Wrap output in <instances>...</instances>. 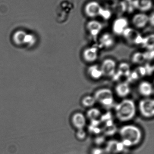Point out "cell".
I'll return each instance as SVG.
<instances>
[{
    "instance_id": "1",
    "label": "cell",
    "mask_w": 154,
    "mask_h": 154,
    "mask_svg": "<svg viewBox=\"0 0 154 154\" xmlns=\"http://www.w3.org/2000/svg\"><path fill=\"white\" fill-rule=\"evenodd\" d=\"M115 114L121 122H127L134 118L137 108L134 101L130 99H125L115 106Z\"/></svg>"
},
{
    "instance_id": "2",
    "label": "cell",
    "mask_w": 154,
    "mask_h": 154,
    "mask_svg": "<svg viewBox=\"0 0 154 154\" xmlns=\"http://www.w3.org/2000/svg\"><path fill=\"white\" fill-rule=\"evenodd\" d=\"M122 143L124 146L136 145L141 141L142 133L139 128L134 125H127L121 128L120 131Z\"/></svg>"
},
{
    "instance_id": "3",
    "label": "cell",
    "mask_w": 154,
    "mask_h": 154,
    "mask_svg": "<svg viewBox=\"0 0 154 154\" xmlns=\"http://www.w3.org/2000/svg\"><path fill=\"white\" fill-rule=\"evenodd\" d=\"M75 9V2L72 0H61L56 10L57 21L60 23L67 22Z\"/></svg>"
},
{
    "instance_id": "4",
    "label": "cell",
    "mask_w": 154,
    "mask_h": 154,
    "mask_svg": "<svg viewBox=\"0 0 154 154\" xmlns=\"http://www.w3.org/2000/svg\"><path fill=\"white\" fill-rule=\"evenodd\" d=\"M94 97L96 102L107 109L111 108L114 106L115 99L113 91L110 89L103 88L97 90Z\"/></svg>"
},
{
    "instance_id": "5",
    "label": "cell",
    "mask_w": 154,
    "mask_h": 154,
    "mask_svg": "<svg viewBox=\"0 0 154 154\" xmlns=\"http://www.w3.org/2000/svg\"><path fill=\"white\" fill-rule=\"evenodd\" d=\"M140 114L146 118H152L154 115V101L153 99L146 98L139 101Z\"/></svg>"
},
{
    "instance_id": "6",
    "label": "cell",
    "mask_w": 154,
    "mask_h": 154,
    "mask_svg": "<svg viewBox=\"0 0 154 154\" xmlns=\"http://www.w3.org/2000/svg\"><path fill=\"white\" fill-rule=\"evenodd\" d=\"M125 40L132 45L142 44L143 37L135 29L128 27L122 34Z\"/></svg>"
},
{
    "instance_id": "7",
    "label": "cell",
    "mask_w": 154,
    "mask_h": 154,
    "mask_svg": "<svg viewBox=\"0 0 154 154\" xmlns=\"http://www.w3.org/2000/svg\"><path fill=\"white\" fill-rule=\"evenodd\" d=\"M103 9L98 2L91 1L89 2L84 7V13L86 16L90 18H95L101 16Z\"/></svg>"
},
{
    "instance_id": "8",
    "label": "cell",
    "mask_w": 154,
    "mask_h": 154,
    "mask_svg": "<svg viewBox=\"0 0 154 154\" xmlns=\"http://www.w3.org/2000/svg\"><path fill=\"white\" fill-rule=\"evenodd\" d=\"M100 68L103 76L113 77L117 70V64L112 59H106L102 62Z\"/></svg>"
},
{
    "instance_id": "9",
    "label": "cell",
    "mask_w": 154,
    "mask_h": 154,
    "mask_svg": "<svg viewBox=\"0 0 154 154\" xmlns=\"http://www.w3.org/2000/svg\"><path fill=\"white\" fill-rule=\"evenodd\" d=\"M128 27V22L124 17H120L114 21L112 29L115 34L118 35L123 34L124 31Z\"/></svg>"
},
{
    "instance_id": "10",
    "label": "cell",
    "mask_w": 154,
    "mask_h": 154,
    "mask_svg": "<svg viewBox=\"0 0 154 154\" xmlns=\"http://www.w3.org/2000/svg\"><path fill=\"white\" fill-rule=\"evenodd\" d=\"M149 17L143 12L137 14L132 18V23L137 29H143L149 23Z\"/></svg>"
},
{
    "instance_id": "11",
    "label": "cell",
    "mask_w": 154,
    "mask_h": 154,
    "mask_svg": "<svg viewBox=\"0 0 154 154\" xmlns=\"http://www.w3.org/2000/svg\"><path fill=\"white\" fill-rule=\"evenodd\" d=\"M99 51L96 47H89L84 50L82 53L83 59L87 63L95 62L98 58Z\"/></svg>"
},
{
    "instance_id": "12",
    "label": "cell",
    "mask_w": 154,
    "mask_h": 154,
    "mask_svg": "<svg viewBox=\"0 0 154 154\" xmlns=\"http://www.w3.org/2000/svg\"><path fill=\"white\" fill-rule=\"evenodd\" d=\"M103 24L96 20H91L86 24V28L90 35L93 38H96L103 29Z\"/></svg>"
},
{
    "instance_id": "13",
    "label": "cell",
    "mask_w": 154,
    "mask_h": 154,
    "mask_svg": "<svg viewBox=\"0 0 154 154\" xmlns=\"http://www.w3.org/2000/svg\"><path fill=\"white\" fill-rule=\"evenodd\" d=\"M124 146L122 142L117 140L108 141L105 147V151L108 154H118L123 152Z\"/></svg>"
},
{
    "instance_id": "14",
    "label": "cell",
    "mask_w": 154,
    "mask_h": 154,
    "mask_svg": "<svg viewBox=\"0 0 154 154\" xmlns=\"http://www.w3.org/2000/svg\"><path fill=\"white\" fill-rule=\"evenodd\" d=\"M131 72L129 64L125 62L121 63L118 66L117 71L116 70L112 78L114 81H118L124 77L127 79Z\"/></svg>"
},
{
    "instance_id": "15",
    "label": "cell",
    "mask_w": 154,
    "mask_h": 154,
    "mask_svg": "<svg viewBox=\"0 0 154 154\" xmlns=\"http://www.w3.org/2000/svg\"><path fill=\"white\" fill-rule=\"evenodd\" d=\"M71 123L73 126L78 129H84L86 125V118L83 113L77 112L72 115Z\"/></svg>"
},
{
    "instance_id": "16",
    "label": "cell",
    "mask_w": 154,
    "mask_h": 154,
    "mask_svg": "<svg viewBox=\"0 0 154 154\" xmlns=\"http://www.w3.org/2000/svg\"><path fill=\"white\" fill-rule=\"evenodd\" d=\"M116 93L118 97L124 98L127 97L131 92V88L129 83L127 81L118 83L115 88Z\"/></svg>"
},
{
    "instance_id": "17",
    "label": "cell",
    "mask_w": 154,
    "mask_h": 154,
    "mask_svg": "<svg viewBox=\"0 0 154 154\" xmlns=\"http://www.w3.org/2000/svg\"><path fill=\"white\" fill-rule=\"evenodd\" d=\"M138 90L142 96L148 98L153 93V87L151 82L143 81L139 83Z\"/></svg>"
},
{
    "instance_id": "18",
    "label": "cell",
    "mask_w": 154,
    "mask_h": 154,
    "mask_svg": "<svg viewBox=\"0 0 154 154\" xmlns=\"http://www.w3.org/2000/svg\"><path fill=\"white\" fill-rule=\"evenodd\" d=\"M115 43V38L112 34L108 32L103 34L99 40V47L105 49L112 48Z\"/></svg>"
},
{
    "instance_id": "19",
    "label": "cell",
    "mask_w": 154,
    "mask_h": 154,
    "mask_svg": "<svg viewBox=\"0 0 154 154\" xmlns=\"http://www.w3.org/2000/svg\"><path fill=\"white\" fill-rule=\"evenodd\" d=\"M134 6L142 12L148 11L153 6L152 0H134Z\"/></svg>"
},
{
    "instance_id": "20",
    "label": "cell",
    "mask_w": 154,
    "mask_h": 154,
    "mask_svg": "<svg viewBox=\"0 0 154 154\" xmlns=\"http://www.w3.org/2000/svg\"><path fill=\"white\" fill-rule=\"evenodd\" d=\"M89 76L92 79L97 80L103 76L100 67L96 65H93L89 67L87 69Z\"/></svg>"
},
{
    "instance_id": "21",
    "label": "cell",
    "mask_w": 154,
    "mask_h": 154,
    "mask_svg": "<svg viewBox=\"0 0 154 154\" xmlns=\"http://www.w3.org/2000/svg\"><path fill=\"white\" fill-rule=\"evenodd\" d=\"M104 125L102 131L107 136H112L115 134L117 131V127L114 124L113 120H110L104 123Z\"/></svg>"
},
{
    "instance_id": "22",
    "label": "cell",
    "mask_w": 154,
    "mask_h": 154,
    "mask_svg": "<svg viewBox=\"0 0 154 154\" xmlns=\"http://www.w3.org/2000/svg\"><path fill=\"white\" fill-rule=\"evenodd\" d=\"M87 117L90 121L100 120L102 113L98 109L96 108H91L86 113Z\"/></svg>"
},
{
    "instance_id": "23",
    "label": "cell",
    "mask_w": 154,
    "mask_h": 154,
    "mask_svg": "<svg viewBox=\"0 0 154 154\" xmlns=\"http://www.w3.org/2000/svg\"><path fill=\"white\" fill-rule=\"evenodd\" d=\"M143 47L147 51L154 50V36L153 34L147 35L143 38L142 44Z\"/></svg>"
},
{
    "instance_id": "24",
    "label": "cell",
    "mask_w": 154,
    "mask_h": 154,
    "mask_svg": "<svg viewBox=\"0 0 154 154\" xmlns=\"http://www.w3.org/2000/svg\"><path fill=\"white\" fill-rule=\"evenodd\" d=\"M132 61L134 64L140 65L145 62L144 54L142 52H136L133 54L132 57Z\"/></svg>"
},
{
    "instance_id": "25",
    "label": "cell",
    "mask_w": 154,
    "mask_h": 154,
    "mask_svg": "<svg viewBox=\"0 0 154 154\" xmlns=\"http://www.w3.org/2000/svg\"><path fill=\"white\" fill-rule=\"evenodd\" d=\"M96 103L94 96H86L82 98L81 104L86 108H91Z\"/></svg>"
},
{
    "instance_id": "26",
    "label": "cell",
    "mask_w": 154,
    "mask_h": 154,
    "mask_svg": "<svg viewBox=\"0 0 154 154\" xmlns=\"http://www.w3.org/2000/svg\"><path fill=\"white\" fill-rule=\"evenodd\" d=\"M116 5L115 8H114L115 9L118 8V9H116L115 10L116 11L117 13L118 14H122V13H124L126 9V5L124 3H120Z\"/></svg>"
},
{
    "instance_id": "27",
    "label": "cell",
    "mask_w": 154,
    "mask_h": 154,
    "mask_svg": "<svg viewBox=\"0 0 154 154\" xmlns=\"http://www.w3.org/2000/svg\"><path fill=\"white\" fill-rule=\"evenodd\" d=\"M76 136L79 140H83L86 137V133L84 129H78Z\"/></svg>"
},
{
    "instance_id": "28",
    "label": "cell",
    "mask_w": 154,
    "mask_h": 154,
    "mask_svg": "<svg viewBox=\"0 0 154 154\" xmlns=\"http://www.w3.org/2000/svg\"><path fill=\"white\" fill-rule=\"evenodd\" d=\"M146 60H153L154 56V50L147 51L144 53Z\"/></svg>"
},
{
    "instance_id": "29",
    "label": "cell",
    "mask_w": 154,
    "mask_h": 154,
    "mask_svg": "<svg viewBox=\"0 0 154 154\" xmlns=\"http://www.w3.org/2000/svg\"><path fill=\"white\" fill-rule=\"evenodd\" d=\"M147 75H151L152 74L154 70L153 66H151L150 64H147L145 66Z\"/></svg>"
},
{
    "instance_id": "30",
    "label": "cell",
    "mask_w": 154,
    "mask_h": 154,
    "mask_svg": "<svg viewBox=\"0 0 154 154\" xmlns=\"http://www.w3.org/2000/svg\"><path fill=\"white\" fill-rule=\"evenodd\" d=\"M104 140H105V138L104 137H98L96 140V143L99 145L101 144L104 142Z\"/></svg>"
},
{
    "instance_id": "31",
    "label": "cell",
    "mask_w": 154,
    "mask_h": 154,
    "mask_svg": "<svg viewBox=\"0 0 154 154\" xmlns=\"http://www.w3.org/2000/svg\"><path fill=\"white\" fill-rule=\"evenodd\" d=\"M92 154H102V150L100 149H94L93 151Z\"/></svg>"
},
{
    "instance_id": "32",
    "label": "cell",
    "mask_w": 154,
    "mask_h": 154,
    "mask_svg": "<svg viewBox=\"0 0 154 154\" xmlns=\"http://www.w3.org/2000/svg\"><path fill=\"white\" fill-rule=\"evenodd\" d=\"M149 23H151L152 24L153 26L154 25V14L153 13H152V15L150 17H149Z\"/></svg>"
}]
</instances>
